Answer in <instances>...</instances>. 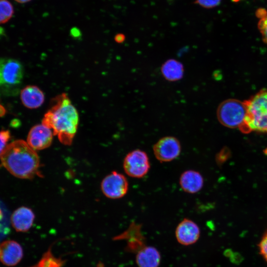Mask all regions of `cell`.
<instances>
[{
    "instance_id": "cell-1",
    "label": "cell",
    "mask_w": 267,
    "mask_h": 267,
    "mask_svg": "<svg viewBox=\"0 0 267 267\" xmlns=\"http://www.w3.org/2000/svg\"><path fill=\"white\" fill-rule=\"evenodd\" d=\"M44 114L42 124L51 129L64 145L72 144L79 121L78 111L66 93L54 97Z\"/></svg>"
},
{
    "instance_id": "cell-2",
    "label": "cell",
    "mask_w": 267,
    "mask_h": 267,
    "mask_svg": "<svg viewBox=\"0 0 267 267\" xmlns=\"http://www.w3.org/2000/svg\"><path fill=\"white\" fill-rule=\"evenodd\" d=\"M0 159L2 166L17 178L31 179L39 173V157L23 140H16L6 145L0 154Z\"/></svg>"
},
{
    "instance_id": "cell-3",
    "label": "cell",
    "mask_w": 267,
    "mask_h": 267,
    "mask_svg": "<svg viewBox=\"0 0 267 267\" xmlns=\"http://www.w3.org/2000/svg\"><path fill=\"white\" fill-rule=\"evenodd\" d=\"M244 103L246 114L239 130L243 133H267V89L260 91Z\"/></svg>"
},
{
    "instance_id": "cell-4",
    "label": "cell",
    "mask_w": 267,
    "mask_h": 267,
    "mask_svg": "<svg viewBox=\"0 0 267 267\" xmlns=\"http://www.w3.org/2000/svg\"><path fill=\"white\" fill-rule=\"evenodd\" d=\"M24 68L17 60L0 58V94H16L22 82Z\"/></svg>"
},
{
    "instance_id": "cell-5",
    "label": "cell",
    "mask_w": 267,
    "mask_h": 267,
    "mask_svg": "<svg viewBox=\"0 0 267 267\" xmlns=\"http://www.w3.org/2000/svg\"><path fill=\"white\" fill-rule=\"evenodd\" d=\"M246 114L244 101L228 99L220 103L217 110L219 122L228 128H239Z\"/></svg>"
},
{
    "instance_id": "cell-6",
    "label": "cell",
    "mask_w": 267,
    "mask_h": 267,
    "mask_svg": "<svg viewBox=\"0 0 267 267\" xmlns=\"http://www.w3.org/2000/svg\"><path fill=\"white\" fill-rule=\"evenodd\" d=\"M123 168L127 175L134 178H142L149 172L150 163L147 153L139 149L128 153L123 161Z\"/></svg>"
},
{
    "instance_id": "cell-7",
    "label": "cell",
    "mask_w": 267,
    "mask_h": 267,
    "mask_svg": "<svg viewBox=\"0 0 267 267\" xmlns=\"http://www.w3.org/2000/svg\"><path fill=\"white\" fill-rule=\"evenodd\" d=\"M129 183L122 174L113 171L106 176L101 183V189L104 195L113 199L124 197L128 192Z\"/></svg>"
},
{
    "instance_id": "cell-8",
    "label": "cell",
    "mask_w": 267,
    "mask_h": 267,
    "mask_svg": "<svg viewBox=\"0 0 267 267\" xmlns=\"http://www.w3.org/2000/svg\"><path fill=\"white\" fill-rule=\"evenodd\" d=\"M181 146L179 140L173 136L160 138L153 146L155 158L160 162H169L177 158L180 154Z\"/></svg>"
},
{
    "instance_id": "cell-9",
    "label": "cell",
    "mask_w": 267,
    "mask_h": 267,
    "mask_svg": "<svg viewBox=\"0 0 267 267\" xmlns=\"http://www.w3.org/2000/svg\"><path fill=\"white\" fill-rule=\"evenodd\" d=\"M51 129L43 124L33 126L30 130L27 138L28 145L35 150H41L48 148L53 138Z\"/></svg>"
},
{
    "instance_id": "cell-10",
    "label": "cell",
    "mask_w": 267,
    "mask_h": 267,
    "mask_svg": "<svg viewBox=\"0 0 267 267\" xmlns=\"http://www.w3.org/2000/svg\"><path fill=\"white\" fill-rule=\"evenodd\" d=\"M175 235L179 244L189 246L194 244L199 239L200 230L194 221L189 219H184L177 225Z\"/></svg>"
},
{
    "instance_id": "cell-11",
    "label": "cell",
    "mask_w": 267,
    "mask_h": 267,
    "mask_svg": "<svg viewBox=\"0 0 267 267\" xmlns=\"http://www.w3.org/2000/svg\"><path fill=\"white\" fill-rule=\"evenodd\" d=\"M23 251L21 246L14 240H5L0 244V261L8 267L18 264L22 260Z\"/></svg>"
},
{
    "instance_id": "cell-12",
    "label": "cell",
    "mask_w": 267,
    "mask_h": 267,
    "mask_svg": "<svg viewBox=\"0 0 267 267\" xmlns=\"http://www.w3.org/2000/svg\"><path fill=\"white\" fill-rule=\"evenodd\" d=\"M35 220L33 211L26 207L17 209L10 216V222L17 232H26L32 227Z\"/></svg>"
},
{
    "instance_id": "cell-13",
    "label": "cell",
    "mask_w": 267,
    "mask_h": 267,
    "mask_svg": "<svg viewBox=\"0 0 267 267\" xmlns=\"http://www.w3.org/2000/svg\"><path fill=\"white\" fill-rule=\"evenodd\" d=\"M181 189L185 192L194 194L200 191L204 185V178L198 171L188 170L183 172L179 180Z\"/></svg>"
},
{
    "instance_id": "cell-14",
    "label": "cell",
    "mask_w": 267,
    "mask_h": 267,
    "mask_svg": "<svg viewBox=\"0 0 267 267\" xmlns=\"http://www.w3.org/2000/svg\"><path fill=\"white\" fill-rule=\"evenodd\" d=\"M20 99L22 104L27 108L36 109L44 102V94L37 86L29 85L21 90Z\"/></svg>"
},
{
    "instance_id": "cell-15",
    "label": "cell",
    "mask_w": 267,
    "mask_h": 267,
    "mask_svg": "<svg viewBox=\"0 0 267 267\" xmlns=\"http://www.w3.org/2000/svg\"><path fill=\"white\" fill-rule=\"evenodd\" d=\"M135 260L138 267H158L161 255L155 247L144 246L137 251Z\"/></svg>"
},
{
    "instance_id": "cell-16",
    "label": "cell",
    "mask_w": 267,
    "mask_h": 267,
    "mask_svg": "<svg viewBox=\"0 0 267 267\" xmlns=\"http://www.w3.org/2000/svg\"><path fill=\"white\" fill-rule=\"evenodd\" d=\"M160 71L167 81L176 82L183 78L184 67L180 61L175 59H169L162 64Z\"/></svg>"
},
{
    "instance_id": "cell-17",
    "label": "cell",
    "mask_w": 267,
    "mask_h": 267,
    "mask_svg": "<svg viewBox=\"0 0 267 267\" xmlns=\"http://www.w3.org/2000/svg\"><path fill=\"white\" fill-rule=\"evenodd\" d=\"M10 217L9 211L0 200V239L4 238L9 232Z\"/></svg>"
},
{
    "instance_id": "cell-18",
    "label": "cell",
    "mask_w": 267,
    "mask_h": 267,
    "mask_svg": "<svg viewBox=\"0 0 267 267\" xmlns=\"http://www.w3.org/2000/svg\"><path fill=\"white\" fill-rule=\"evenodd\" d=\"M14 9L7 0H0V24L7 22L12 16Z\"/></svg>"
},
{
    "instance_id": "cell-19",
    "label": "cell",
    "mask_w": 267,
    "mask_h": 267,
    "mask_svg": "<svg viewBox=\"0 0 267 267\" xmlns=\"http://www.w3.org/2000/svg\"><path fill=\"white\" fill-rule=\"evenodd\" d=\"M260 254L267 262V230L265 232L259 243Z\"/></svg>"
},
{
    "instance_id": "cell-20",
    "label": "cell",
    "mask_w": 267,
    "mask_h": 267,
    "mask_svg": "<svg viewBox=\"0 0 267 267\" xmlns=\"http://www.w3.org/2000/svg\"><path fill=\"white\" fill-rule=\"evenodd\" d=\"M10 138V133L8 130L0 131V154L6 147V143Z\"/></svg>"
},
{
    "instance_id": "cell-21",
    "label": "cell",
    "mask_w": 267,
    "mask_h": 267,
    "mask_svg": "<svg viewBox=\"0 0 267 267\" xmlns=\"http://www.w3.org/2000/svg\"><path fill=\"white\" fill-rule=\"evenodd\" d=\"M258 27L264 41L267 44V15L260 19Z\"/></svg>"
},
{
    "instance_id": "cell-22",
    "label": "cell",
    "mask_w": 267,
    "mask_h": 267,
    "mask_svg": "<svg viewBox=\"0 0 267 267\" xmlns=\"http://www.w3.org/2000/svg\"><path fill=\"white\" fill-rule=\"evenodd\" d=\"M221 0H196L195 2L200 6L211 8L219 5Z\"/></svg>"
},
{
    "instance_id": "cell-23",
    "label": "cell",
    "mask_w": 267,
    "mask_h": 267,
    "mask_svg": "<svg viewBox=\"0 0 267 267\" xmlns=\"http://www.w3.org/2000/svg\"><path fill=\"white\" fill-rule=\"evenodd\" d=\"M125 39V35L122 34H118L115 37V40L118 43H123Z\"/></svg>"
},
{
    "instance_id": "cell-24",
    "label": "cell",
    "mask_w": 267,
    "mask_h": 267,
    "mask_svg": "<svg viewBox=\"0 0 267 267\" xmlns=\"http://www.w3.org/2000/svg\"><path fill=\"white\" fill-rule=\"evenodd\" d=\"M6 113V110L4 107L0 104V117H2Z\"/></svg>"
},
{
    "instance_id": "cell-25",
    "label": "cell",
    "mask_w": 267,
    "mask_h": 267,
    "mask_svg": "<svg viewBox=\"0 0 267 267\" xmlns=\"http://www.w3.org/2000/svg\"><path fill=\"white\" fill-rule=\"evenodd\" d=\"M14 0L19 3H25V2H27L30 1L31 0Z\"/></svg>"
}]
</instances>
